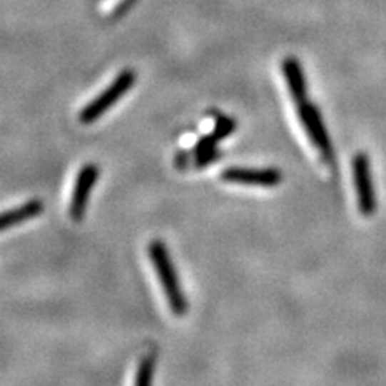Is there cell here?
<instances>
[{"mask_svg": "<svg viewBox=\"0 0 386 386\" xmlns=\"http://www.w3.org/2000/svg\"><path fill=\"white\" fill-rule=\"evenodd\" d=\"M148 255L151 263L155 265L158 277H160L161 287L168 298L171 311H173L177 318H182V315H186L187 313V300L186 296H183L168 248L164 246L161 240H151L148 246Z\"/></svg>", "mask_w": 386, "mask_h": 386, "instance_id": "6da1fadb", "label": "cell"}, {"mask_svg": "<svg viewBox=\"0 0 386 386\" xmlns=\"http://www.w3.org/2000/svg\"><path fill=\"white\" fill-rule=\"evenodd\" d=\"M296 110H298V118L303 129H305L308 138L311 141L313 147L318 150L320 160L328 166H332L335 163V150L319 108L311 100H306V102L296 105Z\"/></svg>", "mask_w": 386, "mask_h": 386, "instance_id": "7a4b0ae2", "label": "cell"}, {"mask_svg": "<svg viewBox=\"0 0 386 386\" xmlns=\"http://www.w3.org/2000/svg\"><path fill=\"white\" fill-rule=\"evenodd\" d=\"M136 82V73L132 69H124V71L116 76V79L105 88V91L93 98L84 110L81 111L79 121L82 124H92L97 119L102 118L126 92H129Z\"/></svg>", "mask_w": 386, "mask_h": 386, "instance_id": "3957f363", "label": "cell"}, {"mask_svg": "<svg viewBox=\"0 0 386 386\" xmlns=\"http://www.w3.org/2000/svg\"><path fill=\"white\" fill-rule=\"evenodd\" d=\"M352 183L356 190L357 210L364 218H372L377 213V193L372 179L370 160L365 151H357L352 158Z\"/></svg>", "mask_w": 386, "mask_h": 386, "instance_id": "277c9868", "label": "cell"}, {"mask_svg": "<svg viewBox=\"0 0 386 386\" xmlns=\"http://www.w3.org/2000/svg\"><path fill=\"white\" fill-rule=\"evenodd\" d=\"M97 179H98L97 164L88 163L81 168L78 177H76L73 197H71V206H69V214H71L74 223H81L82 218H84L88 197H91V192Z\"/></svg>", "mask_w": 386, "mask_h": 386, "instance_id": "5b68a950", "label": "cell"}, {"mask_svg": "<svg viewBox=\"0 0 386 386\" xmlns=\"http://www.w3.org/2000/svg\"><path fill=\"white\" fill-rule=\"evenodd\" d=\"M223 181L229 183L253 187H277L283 181V176L275 168L268 169H246V168H229L223 173Z\"/></svg>", "mask_w": 386, "mask_h": 386, "instance_id": "8992f818", "label": "cell"}, {"mask_svg": "<svg viewBox=\"0 0 386 386\" xmlns=\"http://www.w3.org/2000/svg\"><path fill=\"white\" fill-rule=\"evenodd\" d=\"M282 74L285 78V82H287L290 97H292V100L295 102V106L309 100L305 69H303L298 59H295V56H287V59H283Z\"/></svg>", "mask_w": 386, "mask_h": 386, "instance_id": "52a82bcc", "label": "cell"}, {"mask_svg": "<svg viewBox=\"0 0 386 386\" xmlns=\"http://www.w3.org/2000/svg\"><path fill=\"white\" fill-rule=\"evenodd\" d=\"M44 211V203L39 200H31L28 203L21 205L16 210H10L0 214V232L9 229V227H14L24 223V220H29L36 218L37 214Z\"/></svg>", "mask_w": 386, "mask_h": 386, "instance_id": "ba28073f", "label": "cell"}, {"mask_svg": "<svg viewBox=\"0 0 386 386\" xmlns=\"http://www.w3.org/2000/svg\"><path fill=\"white\" fill-rule=\"evenodd\" d=\"M155 367H156V356H155V354H148L147 357H143L141 365H138L137 377H136V382L134 383L137 386L150 385L151 380H153Z\"/></svg>", "mask_w": 386, "mask_h": 386, "instance_id": "9c48e42d", "label": "cell"}, {"mask_svg": "<svg viewBox=\"0 0 386 386\" xmlns=\"http://www.w3.org/2000/svg\"><path fill=\"white\" fill-rule=\"evenodd\" d=\"M235 128H237L235 119H232V118L225 116V115H216V116H214L213 136L216 137L219 142L224 141V138L229 137L230 134H233V132H235Z\"/></svg>", "mask_w": 386, "mask_h": 386, "instance_id": "30bf717a", "label": "cell"}, {"mask_svg": "<svg viewBox=\"0 0 386 386\" xmlns=\"http://www.w3.org/2000/svg\"><path fill=\"white\" fill-rule=\"evenodd\" d=\"M219 158H220V150H218V147H213L205 151H200V153L192 155V163L197 168H205L208 166V164L219 160Z\"/></svg>", "mask_w": 386, "mask_h": 386, "instance_id": "8fae6325", "label": "cell"}, {"mask_svg": "<svg viewBox=\"0 0 386 386\" xmlns=\"http://www.w3.org/2000/svg\"><path fill=\"white\" fill-rule=\"evenodd\" d=\"M136 2H137V0H123V2L119 4L118 7L115 9V14H113V16H115V18H121L126 14V11H128Z\"/></svg>", "mask_w": 386, "mask_h": 386, "instance_id": "7c38bea8", "label": "cell"}]
</instances>
